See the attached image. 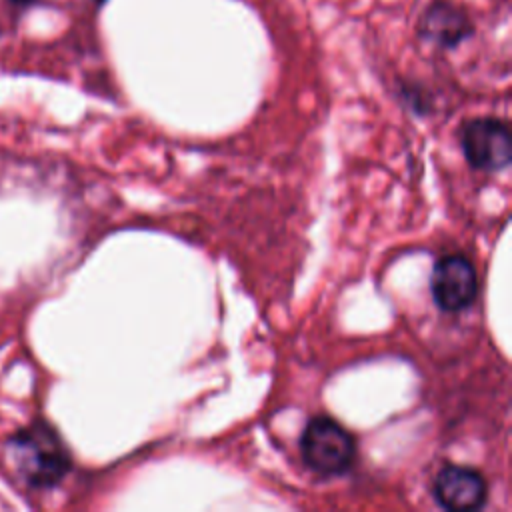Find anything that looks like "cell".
Wrapping results in <instances>:
<instances>
[{
	"label": "cell",
	"instance_id": "1",
	"mask_svg": "<svg viewBox=\"0 0 512 512\" xmlns=\"http://www.w3.org/2000/svg\"><path fill=\"white\" fill-rule=\"evenodd\" d=\"M6 456L14 472L30 486L48 488L58 484L70 470V458L52 428L34 424L8 440Z\"/></svg>",
	"mask_w": 512,
	"mask_h": 512
},
{
	"label": "cell",
	"instance_id": "2",
	"mask_svg": "<svg viewBox=\"0 0 512 512\" xmlns=\"http://www.w3.org/2000/svg\"><path fill=\"white\" fill-rule=\"evenodd\" d=\"M304 464L324 476L346 472L354 462V438L328 416L312 418L300 438Z\"/></svg>",
	"mask_w": 512,
	"mask_h": 512
},
{
	"label": "cell",
	"instance_id": "3",
	"mask_svg": "<svg viewBox=\"0 0 512 512\" xmlns=\"http://www.w3.org/2000/svg\"><path fill=\"white\" fill-rule=\"evenodd\" d=\"M462 150L466 160L478 170H500L512 158V140L498 118H474L462 126Z\"/></svg>",
	"mask_w": 512,
	"mask_h": 512
},
{
	"label": "cell",
	"instance_id": "4",
	"mask_svg": "<svg viewBox=\"0 0 512 512\" xmlns=\"http://www.w3.org/2000/svg\"><path fill=\"white\" fill-rule=\"evenodd\" d=\"M434 302L446 312L468 308L478 294V276L466 256L450 254L436 262L430 278Z\"/></svg>",
	"mask_w": 512,
	"mask_h": 512
},
{
	"label": "cell",
	"instance_id": "5",
	"mask_svg": "<svg viewBox=\"0 0 512 512\" xmlns=\"http://www.w3.org/2000/svg\"><path fill=\"white\" fill-rule=\"evenodd\" d=\"M472 32L474 24L468 10L452 0H432L416 24L418 38L442 50L456 48Z\"/></svg>",
	"mask_w": 512,
	"mask_h": 512
},
{
	"label": "cell",
	"instance_id": "6",
	"mask_svg": "<svg viewBox=\"0 0 512 512\" xmlns=\"http://www.w3.org/2000/svg\"><path fill=\"white\" fill-rule=\"evenodd\" d=\"M434 498L448 510L468 512L486 502L488 486L484 476L466 466H444L434 478Z\"/></svg>",
	"mask_w": 512,
	"mask_h": 512
},
{
	"label": "cell",
	"instance_id": "7",
	"mask_svg": "<svg viewBox=\"0 0 512 512\" xmlns=\"http://www.w3.org/2000/svg\"><path fill=\"white\" fill-rule=\"evenodd\" d=\"M14 4H32V2H38V0H10Z\"/></svg>",
	"mask_w": 512,
	"mask_h": 512
},
{
	"label": "cell",
	"instance_id": "8",
	"mask_svg": "<svg viewBox=\"0 0 512 512\" xmlns=\"http://www.w3.org/2000/svg\"><path fill=\"white\" fill-rule=\"evenodd\" d=\"M94 2H96V4H102V2H106V0H94Z\"/></svg>",
	"mask_w": 512,
	"mask_h": 512
}]
</instances>
